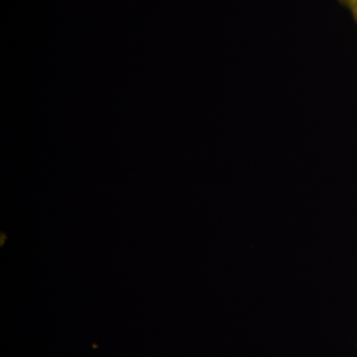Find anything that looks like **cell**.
I'll use <instances>...</instances> for the list:
<instances>
[{
	"label": "cell",
	"instance_id": "obj_2",
	"mask_svg": "<svg viewBox=\"0 0 357 357\" xmlns=\"http://www.w3.org/2000/svg\"><path fill=\"white\" fill-rule=\"evenodd\" d=\"M352 13H354V16H356V20H357V8L351 9Z\"/></svg>",
	"mask_w": 357,
	"mask_h": 357
},
{
	"label": "cell",
	"instance_id": "obj_1",
	"mask_svg": "<svg viewBox=\"0 0 357 357\" xmlns=\"http://www.w3.org/2000/svg\"><path fill=\"white\" fill-rule=\"evenodd\" d=\"M345 3L347 4L351 9L357 8V0H344Z\"/></svg>",
	"mask_w": 357,
	"mask_h": 357
}]
</instances>
